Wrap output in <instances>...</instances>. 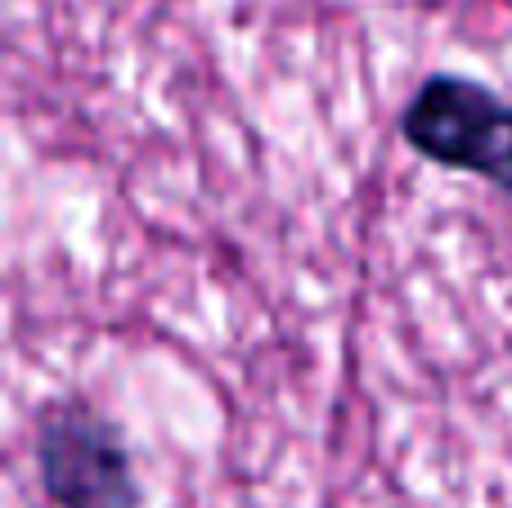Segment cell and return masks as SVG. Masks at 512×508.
<instances>
[{
    "label": "cell",
    "instance_id": "1",
    "mask_svg": "<svg viewBox=\"0 0 512 508\" xmlns=\"http://www.w3.org/2000/svg\"><path fill=\"white\" fill-rule=\"evenodd\" d=\"M400 131L423 158L512 189V104L468 77H432L409 99Z\"/></svg>",
    "mask_w": 512,
    "mask_h": 508
},
{
    "label": "cell",
    "instance_id": "2",
    "mask_svg": "<svg viewBox=\"0 0 512 508\" xmlns=\"http://www.w3.org/2000/svg\"><path fill=\"white\" fill-rule=\"evenodd\" d=\"M36 468L54 508H140V486L122 437L90 410L45 419L36 437Z\"/></svg>",
    "mask_w": 512,
    "mask_h": 508
}]
</instances>
